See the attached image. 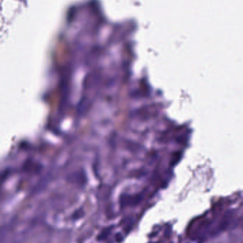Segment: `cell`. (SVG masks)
I'll use <instances>...</instances> for the list:
<instances>
[{"instance_id":"cell-2","label":"cell","mask_w":243,"mask_h":243,"mask_svg":"<svg viewBox=\"0 0 243 243\" xmlns=\"http://www.w3.org/2000/svg\"><path fill=\"white\" fill-rule=\"evenodd\" d=\"M83 214L84 213L82 210H78V211H76L75 213H73V218L74 220H78L79 219V218H80L81 217H82Z\"/></svg>"},{"instance_id":"cell-1","label":"cell","mask_w":243,"mask_h":243,"mask_svg":"<svg viewBox=\"0 0 243 243\" xmlns=\"http://www.w3.org/2000/svg\"><path fill=\"white\" fill-rule=\"evenodd\" d=\"M110 232V230L108 229H108H105V230H103L101 233H100V235H98V240H103L106 239V238L108 237V236L109 235Z\"/></svg>"}]
</instances>
